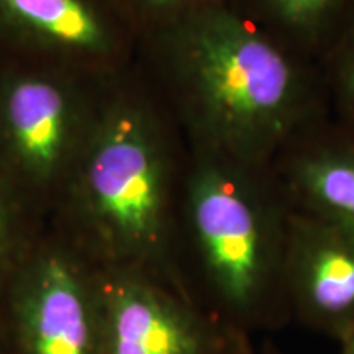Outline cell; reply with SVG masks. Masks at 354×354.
<instances>
[{
  "label": "cell",
  "instance_id": "cell-14",
  "mask_svg": "<svg viewBox=\"0 0 354 354\" xmlns=\"http://www.w3.org/2000/svg\"><path fill=\"white\" fill-rule=\"evenodd\" d=\"M218 354H277V351L256 344L253 336L233 333Z\"/></svg>",
  "mask_w": 354,
  "mask_h": 354
},
{
  "label": "cell",
  "instance_id": "cell-9",
  "mask_svg": "<svg viewBox=\"0 0 354 354\" xmlns=\"http://www.w3.org/2000/svg\"><path fill=\"white\" fill-rule=\"evenodd\" d=\"M290 209L354 232V125L322 118L271 165Z\"/></svg>",
  "mask_w": 354,
  "mask_h": 354
},
{
  "label": "cell",
  "instance_id": "cell-11",
  "mask_svg": "<svg viewBox=\"0 0 354 354\" xmlns=\"http://www.w3.org/2000/svg\"><path fill=\"white\" fill-rule=\"evenodd\" d=\"M317 63L330 115L354 125V10Z\"/></svg>",
  "mask_w": 354,
  "mask_h": 354
},
{
  "label": "cell",
  "instance_id": "cell-1",
  "mask_svg": "<svg viewBox=\"0 0 354 354\" xmlns=\"http://www.w3.org/2000/svg\"><path fill=\"white\" fill-rule=\"evenodd\" d=\"M136 64L196 151L271 166L330 115L317 61L230 2L141 38Z\"/></svg>",
  "mask_w": 354,
  "mask_h": 354
},
{
  "label": "cell",
  "instance_id": "cell-8",
  "mask_svg": "<svg viewBox=\"0 0 354 354\" xmlns=\"http://www.w3.org/2000/svg\"><path fill=\"white\" fill-rule=\"evenodd\" d=\"M286 290L292 323L339 344L348 339L354 333V232L294 212Z\"/></svg>",
  "mask_w": 354,
  "mask_h": 354
},
{
  "label": "cell",
  "instance_id": "cell-12",
  "mask_svg": "<svg viewBox=\"0 0 354 354\" xmlns=\"http://www.w3.org/2000/svg\"><path fill=\"white\" fill-rule=\"evenodd\" d=\"M48 223L0 187V297Z\"/></svg>",
  "mask_w": 354,
  "mask_h": 354
},
{
  "label": "cell",
  "instance_id": "cell-5",
  "mask_svg": "<svg viewBox=\"0 0 354 354\" xmlns=\"http://www.w3.org/2000/svg\"><path fill=\"white\" fill-rule=\"evenodd\" d=\"M10 354H100L99 268L51 225L0 297Z\"/></svg>",
  "mask_w": 354,
  "mask_h": 354
},
{
  "label": "cell",
  "instance_id": "cell-4",
  "mask_svg": "<svg viewBox=\"0 0 354 354\" xmlns=\"http://www.w3.org/2000/svg\"><path fill=\"white\" fill-rule=\"evenodd\" d=\"M117 74L0 53V187L46 223Z\"/></svg>",
  "mask_w": 354,
  "mask_h": 354
},
{
  "label": "cell",
  "instance_id": "cell-6",
  "mask_svg": "<svg viewBox=\"0 0 354 354\" xmlns=\"http://www.w3.org/2000/svg\"><path fill=\"white\" fill-rule=\"evenodd\" d=\"M99 284L100 354H218L233 335L159 274L99 268Z\"/></svg>",
  "mask_w": 354,
  "mask_h": 354
},
{
  "label": "cell",
  "instance_id": "cell-13",
  "mask_svg": "<svg viewBox=\"0 0 354 354\" xmlns=\"http://www.w3.org/2000/svg\"><path fill=\"white\" fill-rule=\"evenodd\" d=\"M225 2L230 0H112L136 33L138 41L192 13Z\"/></svg>",
  "mask_w": 354,
  "mask_h": 354
},
{
  "label": "cell",
  "instance_id": "cell-15",
  "mask_svg": "<svg viewBox=\"0 0 354 354\" xmlns=\"http://www.w3.org/2000/svg\"><path fill=\"white\" fill-rule=\"evenodd\" d=\"M339 354H354V333L339 344Z\"/></svg>",
  "mask_w": 354,
  "mask_h": 354
},
{
  "label": "cell",
  "instance_id": "cell-16",
  "mask_svg": "<svg viewBox=\"0 0 354 354\" xmlns=\"http://www.w3.org/2000/svg\"><path fill=\"white\" fill-rule=\"evenodd\" d=\"M0 354H10V351H8L6 342H3L2 333H0Z\"/></svg>",
  "mask_w": 354,
  "mask_h": 354
},
{
  "label": "cell",
  "instance_id": "cell-10",
  "mask_svg": "<svg viewBox=\"0 0 354 354\" xmlns=\"http://www.w3.org/2000/svg\"><path fill=\"white\" fill-rule=\"evenodd\" d=\"M292 50L318 61L333 41L354 0H230Z\"/></svg>",
  "mask_w": 354,
  "mask_h": 354
},
{
  "label": "cell",
  "instance_id": "cell-2",
  "mask_svg": "<svg viewBox=\"0 0 354 354\" xmlns=\"http://www.w3.org/2000/svg\"><path fill=\"white\" fill-rule=\"evenodd\" d=\"M185 159L183 135L135 61L109 82L50 221L97 268L145 269L180 287L172 240Z\"/></svg>",
  "mask_w": 354,
  "mask_h": 354
},
{
  "label": "cell",
  "instance_id": "cell-3",
  "mask_svg": "<svg viewBox=\"0 0 354 354\" xmlns=\"http://www.w3.org/2000/svg\"><path fill=\"white\" fill-rule=\"evenodd\" d=\"M292 214L271 166L187 148L172 259L185 294L225 330L254 338L292 323Z\"/></svg>",
  "mask_w": 354,
  "mask_h": 354
},
{
  "label": "cell",
  "instance_id": "cell-7",
  "mask_svg": "<svg viewBox=\"0 0 354 354\" xmlns=\"http://www.w3.org/2000/svg\"><path fill=\"white\" fill-rule=\"evenodd\" d=\"M0 53L115 74L136 61L138 37L112 0H0Z\"/></svg>",
  "mask_w": 354,
  "mask_h": 354
}]
</instances>
